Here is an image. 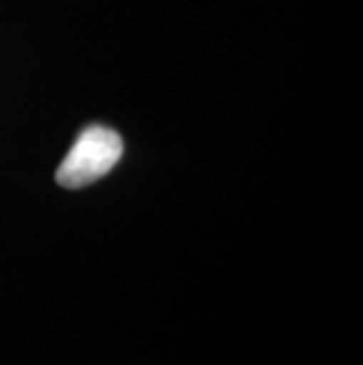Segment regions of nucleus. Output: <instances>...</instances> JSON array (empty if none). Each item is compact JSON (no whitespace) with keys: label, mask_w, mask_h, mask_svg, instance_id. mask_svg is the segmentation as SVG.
I'll return each instance as SVG.
<instances>
[{"label":"nucleus","mask_w":363,"mask_h":365,"mask_svg":"<svg viewBox=\"0 0 363 365\" xmlns=\"http://www.w3.org/2000/svg\"><path fill=\"white\" fill-rule=\"evenodd\" d=\"M123 156L118 132L104 125L85 128L73 142L71 151L57 170V184L64 189H81L109 175Z\"/></svg>","instance_id":"obj_1"}]
</instances>
